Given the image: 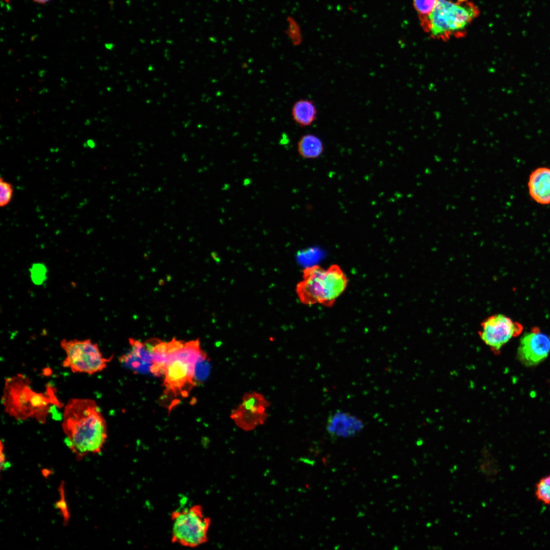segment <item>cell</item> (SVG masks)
I'll use <instances>...</instances> for the list:
<instances>
[{"instance_id": "obj_1", "label": "cell", "mask_w": 550, "mask_h": 550, "mask_svg": "<svg viewBox=\"0 0 550 550\" xmlns=\"http://www.w3.org/2000/svg\"><path fill=\"white\" fill-rule=\"evenodd\" d=\"M62 427L67 446L78 459L100 453L107 437L105 419L91 399H70L64 406Z\"/></svg>"}, {"instance_id": "obj_2", "label": "cell", "mask_w": 550, "mask_h": 550, "mask_svg": "<svg viewBox=\"0 0 550 550\" xmlns=\"http://www.w3.org/2000/svg\"><path fill=\"white\" fill-rule=\"evenodd\" d=\"M56 393V389L49 383L45 391L38 392L32 388L29 377L17 374L5 379L2 403L5 411L15 419H33L43 424L53 406H63Z\"/></svg>"}, {"instance_id": "obj_3", "label": "cell", "mask_w": 550, "mask_h": 550, "mask_svg": "<svg viewBox=\"0 0 550 550\" xmlns=\"http://www.w3.org/2000/svg\"><path fill=\"white\" fill-rule=\"evenodd\" d=\"M480 14L472 0H437L430 14L420 21L424 31L436 39L464 36L466 29Z\"/></svg>"}, {"instance_id": "obj_4", "label": "cell", "mask_w": 550, "mask_h": 550, "mask_svg": "<svg viewBox=\"0 0 550 550\" xmlns=\"http://www.w3.org/2000/svg\"><path fill=\"white\" fill-rule=\"evenodd\" d=\"M348 282L339 265L333 264L325 269L315 265L302 270V280L297 283L296 292L305 305L319 304L332 307L346 290Z\"/></svg>"}, {"instance_id": "obj_5", "label": "cell", "mask_w": 550, "mask_h": 550, "mask_svg": "<svg viewBox=\"0 0 550 550\" xmlns=\"http://www.w3.org/2000/svg\"><path fill=\"white\" fill-rule=\"evenodd\" d=\"M202 351L197 339L185 343L182 349L168 355L163 381L167 393L184 396L197 385L195 366Z\"/></svg>"}, {"instance_id": "obj_6", "label": "cell", "mask_w": 550, "mask_h": 550, "mask_svg": "<svg viewBox=\"0 0 550 550\" xmlns=\"http://www.w3.org/2000/svg\"><path fill=\"white\" fill-rule=\"evenodd\" d=\"M171 541L179 545L195 548L206 543L211 520L202 506L194 505L172 512Z\"/></svg>"}, {"instance_id": "obj_7", "label": "cell", "mask_w": 550, "mask_h": 550, "mask_svg": "<svg viewBox=\"0 0 550 550\" xmlns=\"http://www.w3.org/2000/svg\"><path fill=\"white\" fill-rule=\"evenodd\" d=\"M60 344L66 353L62 366L73 373L95 374L104 370L113 358L104 357L98 345L90 339H64Z\"/></svg>"}, {"instance_id": "obj_8", "label": "cell", "mask_w": 550, "mask_h": 550, "mask_svg": "<svg viewBox=\"0 0 550 550\" xmlns=\"http://www.w3.org/2000/svg\"><path fill=\"white\" fill-rule=\"evenodd\" d=\"M523 326L518 322L501 314H494L485 319L481 323L478 334L481 340L495 354L511 338L519 336Z\"/></svg>"}, {"instance_id": "obj_9", "label": "cell", "mask_w": 550, "mask_h": 550, "mask_svg": "<svg viewBox=\"0 0 550 550\" xmlns=\"http://www.w3.org/2000/svg\"><path fill=\"white\" fill-rule=\"evenodd\" d=\"M270 403L260 393H245L241 403L232 411L230 417L236 426L245 431H251L265 423L268 415L266 409Z\"/></svg>"}, {"instance_id": "obj_10", "label": "cell", "mask_w": 550, "mask_h": 550, "mask_svg": "<svg viewBox=\"0 0 550 550\" xmlns=\"http://www.w3.org/2000/svg\"><path fill=\"white\" fill-rule=\"evenodd\" d=\"M550 351V336L534 327L521 337L517 349V358L526 366L538 364L547 358Z\"/></svg>"}, {"instance_id": "obj_11", "label": "cell", "mask_w": 550, "mask_h": 550, "mask_svg": "<svg viewBox=\"0 0 550 550\" xmlns=\"http://www.w3.org/2000/svg\"><path fill=\"white\" fill-rule=\"evenodd\" d=\"M364 426L363 421L358 417L338 410L328 416L326 430L332 437L349 438L358 434Z\"/></svg>"}, {"instance_id": "obj_12", "label": "cell", "mask_w": 550, "mask_h": 550, "mask_svg": "<svg viewBox=\"0 0 550 550\" xmlns=\"http://www.w3.org/2000/svg\"><path fill=\"white\" fill-rule=\"evenodd\" d=\"M529 194L537 203H550V168L540 167L530 174L528 181Z\"/></svg>"}, {"instance_id": "obj_13", "label": "cell", "mask_w": 550, "mask_h": 550, "mask_svg": "<svg viewBox=\"0 0 550 550\" xmlns=\"http://www.w3.org/2000/svg\"><path fill=\"white\" fill-rule=\"evenodd\" d=\"M317 113L314 102L309 99H300L296 101L291 111L293 121L301 127L311 125L316 120Z\"/></svg>"}, {"instance_id": "obj_14", "label": "cell", "mask_w": 550, "mask_h": 550, "mask_svg": "<svg viewBox=\"0 0 550 550\" xmlns=\"http://www.w3.org/2000/svg\"><path fill=\"white\" fill-rule=\"evenodd\" d=\"M297 148L299 155L305 159L317 158L324 150L321 139L312 133L302 135L297 142Z\"/></svg>"}, {"instance_id": "obj_15", "label": "cell", "mask_w": 550, "mask_h": 550, "mask_svg": "<svg viewBox=\"0 0 550 550\" xmlns=\"http://www.w3.org/2000/svg\"><path fill=\"white\" fill-rule=\"evenodd\" d=\"M210 368L207 354L202 351L195 366L194 380L196 384L206 380L209 374Z\"/></svg>"}, {"instance_id": "obj_16", "label": "cell", "mask_w": 550, "mask_h": 550, "mask_svg": "<svg viewBox=\"0 0 550 550\" xmlns=\"http://www.w3.org/2000/svg\"><path fill=\"white\" fill-rule=\"evenodd\" d=\"M535 496L539 502L550 505V474L541 478L536 484Z\"/></svg>"}, {"instance_id": "obj_17", "label": "cell", "mask_w": 550, "mask_h": 550, "mask_svg": "<svg viewBox=\"0 0 550 550\" xmlns=\"http://www.w3.org/2000/svg\"><path fill=\"white\" fill-rule=\"evenodd\" d=\"M437 0H413L414 8L420 20L426 18L434 9Z\"/></svg>"}, {"instance_id": "obj_18", "label": "cell", "mask_w": 550, "mask_h": 550, "mask_svg": "<svg viewBox=\"0 0 550 550\" xmlns=\"http://www.w3.org/2000/svg\"><path fill=\"white\" fill-rule=\"evenodd\" d=\"M0 205L1 207H4L8 205L12 198L13 187L10 183L1 178L0 182Z\"/></svg>"}, {"instance_id": "obj_19", "label": "cell", "mask_w": 550, "mask_h": 550, "mask_svg": "<svg viewBox=\"0 0 550 550\" xmlns=\"http://www.w3.org/2000/svg\"><path fill=\"white\" fill-rule=\"evenodd\" d=\"M33 281L37 284H42L46 276V268L41 264H34L31 268Z\"/></svg>"}, {"instance_id": "obj_20", "label": "cell", "mask_w": 550, "mask_h": 550, "mask_svg": "<svg viewBox=\"0 0 550 550\" xmlns=\"http://www.w3.org/2000/svg\"><path fill=\"white\" fill-rule=\"evenodd\" d=\"M4 447H3V444L1 442V470H3L4 468L5 469V466L6 465V464L5 455V453H4Z\"/></svg>"}, {"instance_id": "obj_21", "label": "cell", "mask_w": 550, "mask_h": 550, "mask_svg": "<svg viewBox=\"0 0 550 550\" xmlns=\"http://www.w3.org/2000/svg\"><path fill=\"white\" fill-rule=\"evenodd\" d=\"M84 144L86 145L84 146V147H89L91 149H93V148H95V145H96L95 143L92 139L88 140L87 142L85 143Z\"/></svg>"}, {"instance_id": "obj_22", "label": "cell", "mask_w": 550, "mask_h": 550, "mask_svg": "<svg viewBox=\"0 0 550 550\" xmlns=\"http://www.w3.org/2000/svg\"><path fill=\"white\" fill-rule=\"evenodd\" d=\"M50 1L51 0H32L34 3L41 5L45 4Z\"/></svg>"}, {"instance_id": "obj_23", "label": "cell", "mask_w": 550, "mask_h": 550, "mask_svg": "<svg viewBox=\"0 0 550 550\" xmlns=\"http://www.w3.org/2000/svg\"><path fill=\"white\" fill-rule=\"evenodd\" d=\"M44 73H45V70H40L39 71V76L40 77L43 76V75H44Z\"/></svg>"}, {"instance_id": "obj_24", "label": "cell", "mask_w": 550, "mask_h": 550, "mask_svg": "<svg viewBox=\"0 0 550 550\" xmlns=\"http://www.w3.org/2000/svg\"><path fill=\"white\" fill-rule=\"evenodd\" d=\"M2 1H3L4 2H5L6 3H7V4H9V3H10V1H11V0H2Z\"/></svg>"}]
</instances>
